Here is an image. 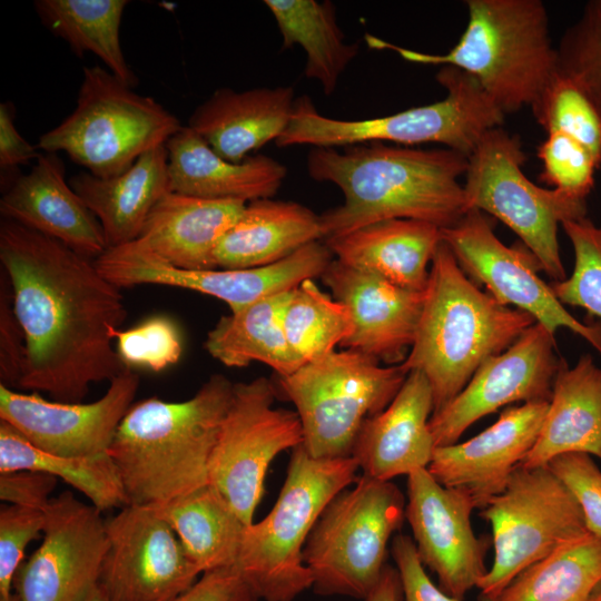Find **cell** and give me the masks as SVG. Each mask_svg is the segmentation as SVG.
I'll return each instance as SVG.
<instances>
[{"label": "cell", "instance_id": "d6a6232c", "mask_svg": "<svg viewBox=\"0 0 601 601\" xmlns=\"http://www.w3.org/2000/svg\"><path fill=\"white\" fill-rule=\"evenodd\" d=\"M149 509L171 526L200 573L236 564L247 525L211 485Z\"/></svg>", "mask_w": 601, "mask_h": 601}, {"label": "cell", "instance_id": "d4e9b609", "mask_svg": "<svg viewBox=\"0 0 601 601\" xmlns=\"http://www.w3.org/2000/svg\"><path fill=\"white\" fill-rule=\"evenodd\" d=\"M295 100L290 86L244 91L220 88L193 111L187 127L219 156L240 162L285 131Z\"/></svg>", "mask_w": 601, "mask_h": 601}, {"label": "cell", "instance_id": "7a4b0ae2", "mask_svg": "<svg viewBox=\"0 0 601 601\" xmlns=\"http://www.w3.org/2000/svg\"><path fill=\"white\" fill-rule=\"evenodd\" d=\"M466 169L467 156L445 147L368 142L312 148L307 155L308 175L336 185L344 196L342 205L319 215L324 240L390 219L452 227L470 210L460 183Z\"/></svg>", "mask_w": 601, "mask_h": 601}, {"label": "cell", "instance_id": "7bdbcfd3", "mask_svg": "<svg viewBox=\"0 0 601 601\" xmlns=\"http://www.w3.org/2000/svg\"><path fill=\"white\" fill-rule=\"evenodd\" d=\"M538 156L543 165L541 180L573 197L588 198L600 166L579 141L560 131L546 132Z\"/></svg>", "mask_w": 601, "mask_h": 601}, {"label": "cell", "instance_id": "e0dca14e", "mask_svg": "<svg viewBox=\"0 0 601 601\" xmlns=\"http://www.w3.org/2000/svg\"><path fill=\"white\" fill-rule=\"evenodd\" d=\"M106 530L98 588L110 601H171L201 575L171 526L149 508H122Z\"/></svg>", "mask_w": 601, "mask_h": 601}, {"label": "cell", "instance_id": "e575fe53", "mask_svg": "<svg viewBox=\"0 0 601 601\" xmlns=\"http://www.w3.org/2000/svg\"><path fill=\"white\" fill-rule=\"evenodd\" d=\"M24 470L63 480L101 512L129 505L117 466L108 453L81 457L51 454L0 421V474Z\"/></svg>", "mask_w": 601, "mask_h": 601}, {"label": "cell", "instance_id": "9c48e42d", "mask_svg": "<svg viewBox=\"0 0 601 601\" xmlns=\"http://www.w3.org/2000/svg\"><path fill=\"white\" fill-rule=\"evenodd\" d=\"M405 506L394 482L366 475L335 495L303 550L314 592L364 600L387 564V544L402 528Z\"/></svg>", "mask_w": 601, "mask_h": 601}, {"label": "cell", "instance_id": "db71d44e", "mask_svg": "<svg viewBox=\"0 0 601 601\" xmlns=\"http://www.w3.org/2000/svg\"><path fill=\"white\" fill-rule=\"evenodd\" d=\"M589 601H601V582L597 585V588L592 592Z\"/></svg>", "mask_w": 601, "mask_h": 601}, {"label": "cell", "instance_id": "b9f144b4", "mask_svg": "<svg viewBox=\"0 0 601 601\" xmlns=\"http://www.w3.org/2000/svg\"><path fill=\"white\" fill-rule=\"evenodd\" d=\"M114 337L120 359L131 368L160 372L176 364L183 353L179 328L164 315L151 316L125 331L117 329Z\"/></svg>", "mask_w": 601, "mask_h": 601}, {"label": "cell", "instance_id": "7c38bea8", "mask_svg": "<svg viewBox=\"0 0 601 601\" xmlns=\"http://www.w3.org/2000/svg\"><path fill=\"white\" fill-rule=\"evenodd\" d=\"M479 515L492 529V566L476 588L495 601L523 570L588 533L582 510L549 465H519Z\"/></svg>", "mask_w": 601, "mask_h": 601}, {"label": "cell", "instance_id": "f5cc1de1", "mask_svg": "<svg viewBox=\"0 0 601 601\" xmlns=\"http://www.w3.org/2000/svg\"><path fill=\"white\" fill-rule=\"evenodd\" d=\"M85 601H110V600L99 588H97Z\"/></svg>", "mask_w": 601, "mask_h": 601}, {"label": "cell", "instance_id": "83f0119b", "mask_svg": "<svg viewBox=\"0 0 601 601\" xmlns=\"http://www.w3.org/2000/svg\"><path fill=\"white\" fill-rule=\"evenodd\" d=\"M246 204L167 193L152 208L138 238L161 259L183 269H217L215 249Z\"/></svg>", "mask_w": 601, "mask_h": 601}, {"label": "cell", "instance_id": "277c9868", "mask_svg": "<svg viewBox=\"0 0 601 601\" xmlns=\"http://www.w3.org/2000/svg\"><path fill=\"white\" fill-rule=\"evenodd\" d=\"M536 323L529 313L497 303L460 267L443 242L431 263L414 343L401 363L427 378L433 414L450 403L490 357L506 351Z\"/></svg>", "mask_w": 601, "mask_h": 601}, {"label": "cell", "instance_id": "60d3db41", "mask_svg": "<svg viewBox=\"0 0 601 601\" xmlns=\"http://www.w3.org/2000/svg\"><path fill=\"white\" fill-rule=\"evenodd\" d=\"M556 53L558 72L573 80L601 109V0L585 3Z\"/></svg>", "mask_w": 601, "mask_h": 601}, {"label": "cell", "instance_id": "f1b7e54d", "mask_svg": "<svg viewBox=\"0 0 601 601\" xmlns=\"http://www.w3.org/2000/svg\"><path fill=\"white\" fill-rule=\"evenodd\" d=\"M72 189L99 220L107 247L136 240L155 205L170 191L165 146L144 154L121 175L100 178L73 175Z\"/></svg>", "mask_w": 601, "mask_h": 601}, {"label": "cell", "instance_id": "5bb4252c", "mask_svg": "<svg viewBox=\"0 0 601 601\" xmlns=\"http://www.w3.org/2000/svg\"><path fill=\"white\" fill-rule=\"evenodd\" d=\"M333 254L325 243H311L268 266L248 269L190 270L161 259L141 239L109 247L93 260L99 273L119 288L144 284L195 290L226 303L230 313L270 295L321 277Z\"/></svg>", "mask_w": 601, "mask_h": 601}, {"label": "cell", "instance_id": "d6986e66", "mask_svg": "<svg viewBox=\"0 0 601 601\" xmlns=\"http://www.w3.org/2000/svg\"><path fill=\"white\" fill-rule=\"evenodd\" d=\"M474 509L469 495L443 486L427 469L407 475L405 519L418 558L437 575L439 587L460 601L487 572L489 540L473 531Z\"/></svg>", "mask_w": 601, "mask_h": 601}, {"label": "cell", "instance_id": "ab89813d", "mask_svg": "<svg viewBox=\"0 0 601 601\" xmlns=\"http://www.w3.org/2000/svg\"><path fill=\"white\" fill-rule=\"evenodd\" d=\"M561 226L574 250V268L570 277L553 282L552 290L562 304L601 319V225L583 217Z\"/></svg>", "mask_w": 601, "mask_h": 601}, {"label": "cell", "instance_id": "74e56055", "mask_svg": "<svg viewBox=\"0 0 601 601\" xmlns=\"http://www.w3.org/2000/svg\"><path fill=\"white\" fill-rule=\"evenodd\" d=\"M283 325L290 349L303 364L331 354L353 332L348 308L322 292L313 279L293 289Z\"/></svg>", "mask_w": 601, "mask_h": 601}, {"label": "cell", "instance_id": "f35d334b", "mask_svg": "<svg viewBox=\"0 0 601 601\" xmlns=\"http://www.w3.org/2000/svg\"><path fill=\"white\" fill-rule=\"evenodd\" d=\"M531 110L545 132L570 136L601 165V109L573 80L556 72Z\"/></svg>", "mask_w": 601, "mask_h": 601}, {"label": "cell", "instance_id": "4fadbf2b", "mask_svg": "<svg viewBox=\"0 0 601 601\" xmlns=\"http://www.w3.org/2000/svg\"><path fill=\"white\" fill-rule=\"evenodd\" d=\"M277 388L267 377L234 383L208 464V484L250 525L267 469L285 450L303 444L296 411L275 408Z\"/></svg>", "mask_w": 601, "mask_h": 601}, {"label": "cell", "instance_id": "4dcf8cb0", "mask_svg": "<svg viewBox=\"0 0 601 601\" xmlns=\"http://www.w3.org/2000/svg\"><path fill=\"white\" fill-rule=\"evenodd\" d=\"M319 239V215L295 201L263 198L246 204L219 240L214 260L217 269L258 268Z\"/></svg>", "mask_w": 601, "mask_h": 601}, {"label": "cell", "instance_id": "f546056e", "mask_svg": "<svg viewBox=\"0 0 601 601\" xmlns=\"http://www.w3.org/2000/svg\"><path fill=\"white\" fill-rule=\"evenodd\" d=\"M572 452L601 460V367L589 354L573 367L562 362L539 437L522 465H548Z\"/></svg>", "mask_w": 601, "mask_h": 601}, {"label": "cell", "instance_id": "ffe728a7", "mask_svg": "<svg viewBox=\"0 0 601 601\" xmlns=\"http://www.w3.org/2000/svg\"><path fill=\"white\" fill-rule=\"evenodd\" d=\"M139 375L126 366L91 403L48 401L0 384V421L14 427L36 447L65 456L108 453L117 428L134 404Z\"/></svg>", "mask_w": 601, "mask_h": 601}, {"label": "cell", "instance_id": "2e32d148", "mask_svg": "<svg viewBox=\"0 0 601 601\" xmlns=\"http://www.w3.org/2000/svg\"><path fill=\"white\" fill-rule=\"evenodd\" d=\"M43 539L17 569L21 601H85L97 588L108 548L106 521L69 490L46 509Z\"/></svg>", "mask_w": 601, "mask_h": 601}, {"label": "cell", "instance_id": "cb8c5ba5", "mask_svg": "<svg viewBox=\"0 0 601 601\" xmlns=\"http://www.w3.org/2000/svg\"><path fill=\"white\" fill-rule=\"evenodd\" d=\"M433 394L425 375L411 371L391 404L367 418L354 443L352 457L363 475L392 481L427 469L435 450L428 427Z\"/></svg>", "mask_w": 601, "mask_h": 601}, {"label": "cell", "instance_id": "816d5d0a", "mask_svg": "<svg viewBox=\"0 0 601 601\" xmlns=\"http://www.w3.org/2000/svg\"><path fill=\"white\" fill-rule=\"evenodd\" d=\"M402 582L396 568L384 566L381 578L364 601H403Z\"/></svg>", "mask_w": 601, "mask_h": 601}, {"label": "cell", "instance_id": "9a60e30c", "mask_svg": "<svg viewBox=\"0 0 601 601\" xmlns=\"http://www.w3.org/2000/svg\"><path fill=\"white\" fill-rule=\"evenodd\" d=\"M441 238L463 272L497 303L529 313L553 335L559 328L570 329L601 354V326L571 315L538 275L542 268L534 255L526 247L503 244L483 211L470 209L457 224L441 229Z\"/></svg>", "mask_w": 601, "mask_h": 601}, {"label": "cell", "instance_id": "44dd1931", "mask_svg": "<svg viewBox=\"0 0 601 601\" xmlns=\"http://www.w3.org/2000/svg\"><path fill=\"white\" fill-rule=\"evenodd\" d=\"M548 406L549 402H531L503 410L472 439L435 447L427 471L443 486L469 495L475 509H484L534 446Z\"/></svg>", "mask_w": 601, "mask_h": 601}, {"label": "cell", "instance_id": "c3c4849f", "mask_svg": "<svg viewBox=\"0 0 601 601\" xmlns=\"http://www.w3.org/2000/svg\"><path fill=\"white\" fill-rule=\"evenodd\" d=\"M171 601H259V598L233 565L201 573L188 590Z\"/></svg>", "mask_w": 601, "mask_h": 601}, {"label": "cell", "instance_id": "7dc6e473", "mask_svg": "<svg viewBox=\"0 0 601 601\" xmlns=\"http://www.w3.org/2000/svg\"><path fill=\"white\" fill-rule=\"evenodd\" d=\"M391 553L401 578L404 601H460L431 581L412 538L397 533L392 540Z\"/></svg>", "mask_w": 601, "mask_h": 601}, {"label": "cell", "instance_id": "4316f807", "mask_svg": "<svg viewBox=\"0 0 601 601\" xmlns=\"http://www.w3.org/2000/svg\"><path fill=\"white\" fill-rule=\"evenodd\" d=\"M441 242V228L415 219L383 220L324 240L342 264L418 292Z\"/></svg>", "mask_w": 601, "mask_h": 601}, {"label": "cell", "instance_id": "8fae6325", "mask_svg": "<svg viewBox=\"0 0 601 601\" xmlns=\"http://www.w3.org/2000/svg\"><path fill=\"white\" fill-rule=\"evenodd\" d=\"M525 154L516 136L490 129L467 156L463 184L470 209L496 217L511 228L554 282L565 279L558 228L587 217V199L533 184L523 173Z\"/></svg>", "mask_w": 601, "mask_h": 601}, {"label": "cell", "instance_id": "8992f818", "mask_svg": "<svg viewBox=\"0 0 601 601\" xmlns=\"http://www.w3.org/2000/svg\"><path fill=\"white\" fill-rule=\"evenodd\" d=\"M354 457L315 459L295 446L287 475L269 513L247 525L235 566L264 601H293L312 588L303 560L317 519L341 491L356 480Z\"/></svg>", "mask_w": 601, "mask_h": 601}, {"label": "cell", "instance_id": "f907efd6", "mask_svg": "<svg viewBox=\"0 0 601 601\" xmlns=\"http://www.w3.org/2000/svg\"><path fill=\"white\" fill-rule=\"evenodd\" d=\"M38 147L29 144L17 130L12 107L0 104V166L12 168L37 159Z\"/></svg>", "mask_w": 601, "mask_h": 601}, {"label": "cell", "instance_id": "bcb514c9", "mask_svg": "<svg viewBox=\"0 0 601 601\" xmlns=\"http://www.w3.org/2000/svg\"><path fill=\"white\" fill-rule=\"evenodd\" d=\"M26 358V337L14 313L12 292L6 273L0 279V378L2 385L18 388Z\"/></svg>", "mask_w": 601, "mask_h": 601}, {"label": "cell", "instance_id": "5b68a950", "mask_svg": "<svg viewBox=\"0 0 601 601\" xmlns=\"http://www.w3.org/2000/svg\"><path fill=\"white\" fill-rule=\"evenodd\" d=\"M467 26L444 55H432L365 35L370 48L410 62L453 66L471 75L504 114L532 107L558 72L548 12L540 0H467Z\"/></svg>", "mask_w": 601, "mask_h": 601}, {"label": "cell", "instance_id": "ac0fdd59", "mask_svg": "<svg viewBox=\"0 0 601 601\" xmlns=\"http://www.w3.org/2000/svg\"><path fill=\"white\" fill-rule=\"evenodd\" d=\"M563 359L554 335L534 323L503 353L487 358L465 387L432 414L435 446L457 443L476 421L514 402H549Z\"/></svg>", "mask_w": 601, "mask_h": 601}, {"label": "cell", "instance_id": "f6af8a7d", "mask_svg": "<svg viewBox=\"0 0 601 601\" xmlns=\"http://www.w3.org/2000/svg\"><path fill=\"white\" fill-rule=\"evenodd\" d=\"M548 465L578 501L588 531L601 539V470L591 455L564 453Z\"/></svg>", "mask_w": 601, "mask_h": 601}, {"label": "cell", "instance_id": "52a82bcc", "mask_svg": "<svg viewBox=\"0 0 601 601\" xmlns=\"http://www.w3.org/2000/svg\"><path fill=\"white\" fill-rule=\"evenodd\" d=\"M435 78L446 90L443 100L371 119L325 117L309 97L303 96L295 100L289 124L275 142L279 148H345L385 141L414 147L432 142L469 156L485 132L502 126L505 115L476 79L461 69L443 66Z\"/></svg>", "mask_w": 601, "mask_h": 601}, {"label": "cell", "instance_id": "603a6c76", "mask_svg": "<svg viewBox=\"0 0 601 601\" xmlns=\"http://www.w3.org/2000/svg\"><path fill=\"white\" fill-rule=\"evenodd\" d=\"M65 174L56 154L39 155L31 170L19 176L1 197L2 219L52 237L95 260L108 248L102 227Z\"/></svg>", "mask_w": 601, "mask_h": 601}, {"label": "cell", "instance_id": "1f68e13d", "mask_svg": "<svg viewBox=\"0 0 601 601\" xmlns=\"http://www.w3.org/2000/svg\"><path fill=\"white\" fill-rule=\"evenodd\" d=\"M292 292L260 298L221 316L207 334L204 345L208 354L229 367L259 362L273 368L277 376L297 371L304 364L290 349L283 325Z\"/></svg>", "mask_w": 601, "mask_h": 601}, {"label": "cell", "instance_id": "9f6ffc18", "mask_svg": "<svg viewBox=\"0 0 601 601\" xmlns=\"http://www.w3.org/2000/svg\"><path fill=\"white\" fill-rule=\"evenodd\" d=\"M480 601H492L480 597Z\"/></svg>", "mask_w": 601, "mask_h": 601}, {"label": "cell", "instance_id": "d590c367", "mask_svg": "<svg viewBox=\"0 0 601 601\" xmlns=\"http://www.w3.org/2000/svg\"><path fill=\"white\" fill-rule=\"evenodd\" d=\"M127 0H37L41 22L63 39L78 56L96 55L122 82L135 86L137 78L126 61L120 27Z\"/></svg>", "mask_w": 601, "mask_h": 601}, {"label": "cell", "instance_id": "484cf974", "mask_svg": "<svg viewBox=\"0 0 601 601\" xmlns=\"http://www.w3.org/2000/svg\"><path fill=\"white\" fill-rule=\"evenodd\" d=\"M165 147L170 191L184 195L247 204L273 197L287 174L283 164L266 155L231 162L187 126L169 138Z\"/></svg>", "mask_w": 601, "mask_h": 601}, {"label": "cell", "instance_id": "30bf717a", "mask_svg": "<svg viewBox=\"0 0 601 601\" xmlns=\"http://www.w3.org/2000/svg\"><path fill=\"white\" fill-rule=\"evenodd\" d=\"M407 374L401 364L381 366L344 349L278 376L276 388L296 407L312 457H351L364 422L391 404Z\"/></svg>", "mask_w": 601, "mask_h": 601}, {"label": "cell", "instance_id": "ba28073f", "mask_svg": "<svg viewBox=\"0 0 601 601\" xmlns=\"http://www.w3.org/2000/svg\"><path fill=\"white\" fill-rule=\"evenodd\" d=\"M179 119L154 98L135 92L108 69L83 67L72 112L39 137L46 152H66L96 177L127 171L144 154L165 146Z\"/></svg>", "mask_w": 601, "mask_h": 601}, {"label": "cell", "instance_id": "6da1fadb", "mask_svg": "<svg viewBox=\"0 0 601 601\" xmlns=\"http://www.w3.org/2000/svg\"><path fill=\"white\" fill-rule=\"evenodd\" d=\"M0 262L26 337L18 388L82 403L91 384L110 382L126 367L112 347L127 316L124 296L92 259L2 219Z\"/></svg>", "mask_w": 601, "mask_h": 601}, {"label": "cell", "instance_id": "7402d4cb", "mask_svg": "<svg viewBox=\"0 0 601 601\" xmlns=\"http://www.w3.org/2000/svg\"><path fill=\"white\" fill-rule=\"evenodd\" d=\"M321 278L353 318V332L341 346L378 363H403L416 336L425 290L397 286L336 259Z\"/></svg>", "mask_w": 601, "mask_h": 601}, {"label": "cell", "instance_id": "ee69618b", "mask_svg": "<svg viewBox=\"0 0 601 601\" xmlns=\"http://www.w3.org/2000/svg\"><path fill=\"white\" fill-rule=\"evenodd\" d=\"M46 512L16 504L0 508V599L12 593L13 577L23 561L26 546L43 533Z\"/></svg>", "mask_w": 601, "mask_h": 601}, {"label": "cell", "instance_id": "8d00e7d4", "mask_svg": "<svg viewBox=\"0 0 601 601\" xmlns=\"http://www.w3.org/2000/svg\"><path fill=\"white\" fill-rule=\"evenodd\" d=\"M601 582V539L590 532L533 563L495 601H589Z\"/></svg>", "mask_w": 601, "mask_h": 601}, {"label": "cell", "instance_id": "11a10c76", "mask_svg": "<svg viewBox=\"0 0 601 601\" xmlns=\"http://www.w3.org/2000/svg\"><path fill=\"white\" fill-rule=\"evenodd\" d=\"M0 601H21L20 598L18 597V594H16L14 592L12 593V595L7 599V600H1Z\"/></svg>", "mask_w": 601, "mask_h": 601}, {"label": "cell", "instance_id": "836d02e7", "mask_svg": "<svg viewBox=\"0 0 601 601\" xmlns=\"http://www.w3.org/2000/svg\"><path fill=\"white\" fill-rule=\"evenodd\" d=\"M282 36V49L296 45L306 55L304 73L332 95L339 77L358 52L357 43H346L331 1L265 0Z\"/></svg>", "mask_w": 601, "mask_h": 601}, {"label": "cell", "instance_id": "3957f363", "mask_svg": "<svg viewBox=\"0 0 601 601\" xmlns=\"http://www.w3.org/2000/svg\"><path fill=\"white\" fill-rule=\"evenodd\" d=\"M234 383L211 375L183 402L134 403L108 450L129 505L154 508L208 484V464Z\"/></svg>", "mask_w": 601, "mask_h": 601}, {"label": "cell", "instance_id": "681fc988", "mask_svg": "<svg viewBox=\"0 0 601 601\" xmlns=\"http://www.w3.org/2000/svg\"><path fill=\"white\" fill-rule=\"evenodd\" d=\"M53 475L35 471H16L0 474L1 501L46 511L57 485Z\"/></svg>", "mask_w": 601, "mask_h": 601}]
</instances>
